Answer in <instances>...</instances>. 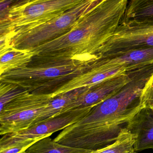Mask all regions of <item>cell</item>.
Masks as SVG:
<instances>
[{"instance_id":"8fae6325","label":"cell","mask_w":153,"mask_h":153,"mask_svg":"<svg viewBox=\"0 0 153 153\" xmlns=\"http://www.w3.org/2000/svg\"><path fill=\"white\" fill-rule=\"evenodd\" d=\"M153 22V0H130L121 23Z\"/></svg>"},{"instance_id":"5bb4252c","label":"cell","mask_w":153,"mask_h":153,"mask_svg":"<svg viewBox=\"0 0 153 153\" xmlns=\"http://www.w3.org/2000/svg\"><path fill=\"white\" fill-rule=\"evenodd\" d=\"M135 141L134 135L125 128L114 143L88 153H137L134 148Z\"/></svg>"},{"instance_id":"9c48e42d","label":"cell","mask_w":153,"mask_h":153,"mask_svg":"<svg viewBox=\"0 0 153 153\" xmlns=\"http://www.w3.org/2000/svg\"><path fill=\"white\" fill-rule=\"evenodd\" d=\"M135 137L134 148L136 152L153 150V110L143 108L126 126Z\"/></svg>"},{"instance_id":"7c38bea8","label":"cell","mask_w":153,"mask_h":153,"mask_svg":"<svg viewBox=\"0 0 153 153\" xmlns=\"http://www.w3.org/2000/svg\"><path fill=\"white\" fill-rule=\"evenodd\" d=\"M36 55L31 50L11 48L0 55V74L28 66Z\"/></svg>"},{"instance_id":"9a60e30c","label":"cell","mask_w":153,"mask_h":153,"mask_svg":"<svg viewBox=\"0 0 153 153\" xmlns=\"http://www.w3.org/2000/svg\"><path fill=\"white\" fill-rule=\"evenodd\" d=\"M0 110L12 100L27 90L10 84L0 82Z\"/></svg>"},{"instance_id":"30bf717a","label":"cell","mask_w":153,"mask_h":153,"mask_svg":"<svg viewBox=\"0 0 153 153\" xmlns=\"http://www.w3.org/2000/svg\"><path fill=\"white\" fill-rule=\"evenodd\" d=\"M90 86L77 88L54 97L48 103L32 126L59 115L66 105L86 92Z\"/></svg>"},{"instance_id":"5b68a950","label":"cell","mask_w":153,"mask_h":153,"mask_svg":"<svg viewBox=\"0 0 153 153\" xmlns=\"http://www.w3.org/2000/svg\"><path fill=\"white\" fill-rule=\"evenodd\" d=\"M52 94H37L27 91L0 110V134L15 133L31 127L48 103Z\"/></svg>"},{"instance_id":"ac0fdd59","label":"cell","mask_w":153,"mask_h":153,"mask_svg":"<svg viewBox=\"0 0 153 153\" xmlns=\"http://www.w3.org/2000/svg\"><path fill=\"white\" fill-rule=\"evenodd\" d=\"M22 153H25V152H23Z\"/></svg>"},{"instance_id":"8992f818","label":"cell","mask_w":153,"mask_h":153,"mask_svg":"<svg viewBox=\"0 0 153 153\" xmlns=\"http://www.w3.org/2000/svg\"><path fill=\"white\" fill-rule=\"evenodd\" d=\"M152 48L153 22L120 23L95 56L101 58L109 55Z\"/></svg>"},{"instance_id":"3957f363","label":"cell","mask_w":153,"mask_h":153,"mask_svg":"<svg viewBox=\"0 0 153 153\" xmlns=\"http://www.w3.org/2000/svg\"><path fill=\"white\" fill-rule=\"evenodd\" d=\"M84 0H19L0 20V36L26 31L47 22Z\"/></svg>"},{"instance_id":"e0dca14e","label":"cell","mask_w":153,"mask_h":153,"mask_svg":"<svg viewBox=\"0 0 153 153\" xmlns=\"http://www.w3.org/2000/svg\"><path fill=\"white\" fill-rule=\"evenodd\" d=\"M43 138L28 139L11 146L3 150L0 153H22L25 152L31 146Z\"/></svg>"},{"instance_id":"277c9868","label":"cell","mask_w":153,"mask_h":153,"mask_svg":"<svg viewBox=\"0 0 153 153\" xmlns=\"http://www.w3.org/2000/svg\"><path fill=\"white\" fill-rule=\"evenodd\" d=\"M99 0H84L60 16L35 27L12 35L0 37L2 45L19 50H31L69 31L79 17Z\"/></svg>"},{"instance_id":"6da1fadb","label":"cell","mask_w":153,"mask_h":153,"mask_svg":"<svg viewBox=\"0 0 153 153\" xmlns=\"http://www.w3.org/2000/svg\"><path fill=\"white\" fill-rule=\"evenodd\" d=\"M153 73V64L137 71L132 80L113 96L94 106L84 117L54 138L61 144L94 151L114 143L128 123L143 108L140 96Z\"/></svg>"},{"instance_id":"2e32d148","label":"cell","mask_w":153,"mask_h":153,"mask_svg":"<svg viewBox=\"0 0 153 153\" xmlns=\"http://www.w3.org/2000/svg\"><path fill=\"white\" fill-rule=\"evenodd\" d=\"M140 103L143 108L153 110V73L142 90Z\"/></svg>"},{"instance_id":"52a82bcc","label":"cell","mask_w":153,"mask_h":153,"mask_svg":"<svg viewBox=\"0 0 153 153\" xmlns=\"http://www.w3.org/2000/svg\"><path fill=\"white\" fill-rule=\"evenodd\" d=\"M94 106L75 109L59 114L29 128L3 135L0 140V150L28 139L49 137L76 123L88 114Z\"/></svg>"},{"instance_id":"4fadbf2b","label":"cell","mask_w":153,"mask_h":153,"mask_svg":"<svg viewBox=\"0 0 153 153\" xmlns=\"http://www.w3.org/2000/svg\"><path fill=\"white\" fill-rule=\"evenodd\" d=\"M90 151L63 145L52 140L49 136L34 143L25 153H88Z\"/></svg>"},{"instance_id":"7a4b0ae2","label":"cell","mask_w":153,"mask_h":153,"mask_svg":"<svg viewBox=\"0 0 153 153\" xmlns=\"http://www.w3.org/2000/svg\"><path fill=\"white\" fill-rule=\"evenodd\" d=\"M128 3V0H99L67 33L31 50L47 60H96L98 50L121 22Z\"/></svg>"},{"instance_id":"ba28073f","label":"cell","mask_w":153,"mask_h":153,"mask_svg":"<svg viewBox=\"0 0 153 153\" xmlns=\"http://www.w3.org/2000/svg\"><path fill=\"white\" fill-rule=\"evenodd\" d=\"M139 69L113 76L90 85L86 92L66 105L60 114L75 109L95 106L101 103L119 91L129 83Z\"/></svg>"}]
</instances>
